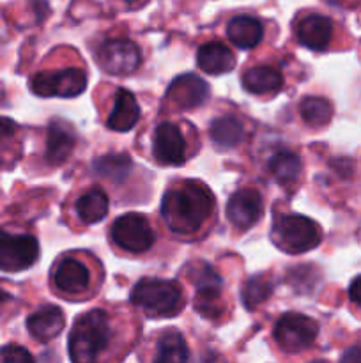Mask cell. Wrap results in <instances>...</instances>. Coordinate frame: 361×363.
<instances>
[{
  "mask_svg": "<svg viewBox=\"0 0 361 363\" xmlns=\"http://www.w3.org/2000/svg\"><path fill=\"white\" fill-rule=\"evenodd\" d=\"M126 2H137V0H126Z\"/></svg>",
  "mask_w": 361,
  "mask_h": 363,
  "instance_id": "836d02e7",
  "label": "cell"
},
{
  "mask_svg": "<svg viewBox=\"0 0 361 363\" xmlns=\"http://www.w3.org/2000/svg\"><path fill=\"white\" fill-rule=\"evenodd\" d=\"M110 236L120 250L131 252V254H144L154 243V230L151 223L138 213L119 216L113 222Z\"/></svg>",
  "mask_w": 361,
  "mask_h": 363,
  "instance_id": "52a82bcc",
  "label": "cell"
},
{
  "mask_svg": "<svg viewBox=\"0 0 361 363\" xmlns=\"http://www.w3.org/2000/svg\"><path fill=\"white\" fill-rule=\"evenodd\" d=\"M264 201L253 188H243L230 197L227 204V218L236 229L246 230L262 218Z\"/></svg>",
  "mask_w": 361,
  "mask_h": 363,
  "instance_id": "4fadbf2b",
  "label": "cell"
},
{
  "mask_svg": "<svg viewBox=\"0 0 361 363\" xmlns=\"http://www.w3.org/2000/svg\"><path fill=\"white\" fill-rule=\"evenodd\" d=\"M207 96L209 89L205 82L191 73L177 77L166 92L168 101H172L179 108H195V106L204 105Z\"/></svg>",
  "mask_w": 361,
  "mask_h": 363,
  "instance_id": "5bb4252c",
  "label": "cell"
},
{
  "mask_svg": "<svg viewBox=\"0 0 361 363\" xmlns=\"http://www.w3.org/2000/svg\"><path fill=\"white\" fill-rule=\"evenodd\" d=\"M227 35L237 48L250 50L262 41L264 27L253 16H237L230 20L229 27H227Z\"/></svg>",
  "mask_w": 361,
  "mask_h": 363,
  "instance_id": "44dd1931",
  "label": "cell"
},
{
  "mask_svg": "<svg viewBox=\"0 0 361 363\" xmlns=\"http://www.w3.org/2000/svg\"><path fill=\"white\" fill-rule=\"evenodd\" d=\"M16 133V123L7 117H0V147H2L6 142H9L11 138Z\"/></svg>",
  "mask_w": 361,
  "mask_h": 363,
  "instance_id": "f546056e",
  "label": "cell"
},
{
  "mask_svg": "<svg viewBox=\"0 0 361 363\" xmlns=\"http://www.w3.org/2000/svg\"><path fill=\"white\" fill-rule=\"evenodd\" d=\"M152 155L161 165H183L186 162V140L179 126L173 123H161L152 137Z\"/></svg>",
  "mask_w": 361,
  "mask_h": 363,
  "instance_id": "7c38bea8",
  "label": "cell"
},
{
  "mask_svg": "<svg viewBox=\"0 0 361 363\" xmlns=\"http://www.w3.org/2000/svg\"><path fill=\"white\" fill-rule=\"evenodd\" d=\"M314 363H321V362H314Z\"/></svg>",
  "mask_w": 361,
  "mask_h": 363,
  "instance_id": "e575fe53",
  "label": "cell"
},
{
  "mask_svg": "<svg viewBox=\"0 0 361 363\" xmlns=\"http://www.w3.org/2000/svg\"><path fill=\"white\" fill-rule=\"evenodd\" d=\"M209 135L218 149H232L243 140L244 126L234 116H222L212 121Z\"/></svg>",
  "mask_w": 361,
  "mask_h": 363,
  "instance_id": "7402d4cb",
  "label": "cell"
},
{
  "mask_svg": "<svg viewBox=\"0 0 361 363\" xmlns=\"http://www.w3.org/2000/svg\"><path fill=\"white\" fill-rule=\"evenodd\" d=\"M190 351L184 337L176 330H168L156 344V354L152 363H188Z\"/></svg>",
  "mask_w": 361,
  "mask_h": 363,
  "instance_id": "603a6c76",
  "label": "cell"
},
{
  "mask_svg": "<svg viewBox=\"0 0 361 363\" xmlns=\"http://www.w3.org/2000/svg\"><path fill=\"white\" fill-rule=\"evenodd\" d=\"M131 167L133 163L126 155H105L94 160L96 172L112 181L126 179L127 174L131 172Z\"/></svg>",
  "mask_w": 361,
  "mask_h": 363,
  "instance_id": "484cf974",
  "label": "cell"
},
{
  "mask_svg": "<svg viewBox=\"0 0 361 363\" xmlns=\"http://www.w3.org/2000/svg\"><path fill=\"white\" fill-rule=\"evenodd\" d=\"M76 213L84 223H98L108 213V197L101 188H91L76 201Z\"/></svg>",
  "mask_w": 361,
  "mask_h": 363,
  "instance_id": "cb8c5ba5",
  "label": "cell"
},
{
  "mask_svg": "<svg viewBox=\"0 0 361 363\" xmlns=\"http://www.w3.org/2000/svg\"><path fill=\"white\" fill-rule=\"evenodd\" d=\"M349 298L353 303H356L357 307H361V275L350 282L349 287Z\"/></svg>",
  "mask_w": 361,
  "mask_h": 363,
  "instance_id": "1f68e13d",
  "label": "cell"
},
{
  "mask_svg": "<svg viewBox=\"0 0 361 363\" xmlns=\"http://www.w3.org/2000/svg\"><path fill=\"white\" fill-rule=\"evenodd\" d=\"M87 87L84 67H64L57 71H41L30 78V91L42 98H74Z\"/></svg>",
  "mask_w": 361,
  "mask_h": 363,
  "instance_id": "5b68a950",
  "label": "cell"
},
{
  "mask_svg": "<svg viewBox=\"0 0 361 363\" xmlns=\"http://www.w3.org/2000/svg\"><path fill=\"white\" fill-rule=\"evenodd\" d=\"M39 259V243L28 234H13L0 229V269L23 272Z\"/></svg>",
  "mask_w": 361,
  "mask_h": 363,
  "instance_id": "ba28073f",
  "label": "cell"
},
{
  "mask_svg": "<svg viewBox=\"0 0 361 363\" xmlns=\"http://www.w3.org/2000/svg\"><path fill=\"white\" fill-rule=\"evenodd\" d=\"M216 201L209 188L200 181H183L165 194L161 215L176 234L197 233L214 215Z\"/></svg>",
  "mask_w": 361,
  "mask_h": 363,
  "instance_id": "6da1fadb",
  "label": "cell"
},
{
  "mask_svg": "<svg viewBox=\"0 0 361 363\" xmlns=\"http://www.w3.org/2000/svg\"><path fill=\"white\" fill-rule=\"evenodd\" d=\"M66 325L64 312L55 305H45L27 318V330L39 342H48L60 335Z\"/></svg>",
  "mask_w": 361,
  "mask_h": 363,
  "instance_id": "2e32d148",
  "label": "cell"
},
{
  "mask_svg": "<svg viewBox=\"0 0 361 363\" xmlns=\"http://www.w3.org/2000/svg\"><path fill=\"white\" fill-rule=\"evenodd\" d=\"M273 238L287 254H304L321 245L322 230L306 216L283 215L273 227Z\"/></svg>",
  "mask_w": 361,
  "mask_h": 363,
  "instance_id": "277c9868",
  "label": "cell"
},
{
  "mask_svg": "<svg viewBox=\"0 0 361 363\" xmlns=\"http://www.w3.org/2000/svg\"><path fill=\"white\" fill-rule=\"evenodd\" d=\"M193 286L197 289L195 308L204 318L216 319L223 311L222 305V279L218 273L207 264H198L193 268Z\"/></svg>",
  "mask_w": 361,
  "mask_h": 363,
  "instance_id": "30bf717a",
  "label": "cell"
},
{
  "mask_svg": "<svg viewBox=\"0 0 361 363\" xmlns=\"http://www.w3.org/2000/svg\"><path fill=\"white\" fill-rule=\"evenodd\" d=\"M299 112L308 126H326L333 117V106L328 99L310 96L301 101Z\"/></svg>",
  "mask_w": 361,
  "mask_h": 363,
  "instance_id": "4316f807",
  "label": "cell"
},
{
  "mask_svg": "<svg viewBox=\"0 0 361 363\" xmlns=\"http://www.w3.org/2000/svg\"><path fill=\"white\" fill-rule=\"evenodd\" d=\"M269 172L280 184L296 183L301 174V160L292 151H280L268 162Z\"/></svg>",
  "mask_w": 361,
  "mask_h": 363,
  "instance_id": "d4e9b609",
  "label": "cell"
},
{
  "mask_svg": "<svg viewBox=\"0 0 361 363\" xmlns=\"http://www.w3.org/2000/svg\"><path fill=\"white\" fill-rule=\"evenodd\" d=\"M112 340V323L103 308L85 312L69 332V358L73 363H98Z\"/></svg>",
  "mask_w": 361,
  "mask_h": 363,
  "instance_id": "7a4b0ae2",
  "label": "cell"
},
{
  "mask_svg": "<svg viewBox=\"0 0 361 363\" xmlns=\"http://www.w3.org/2000/svg\"><path fill=\"white\" fill-rule=\"evenodd\" d=\"M131 303L149 318H173L184 308L183 289L172 280L142 279L131 291Z\"/></svg>",
  "mask_w": 361,
  "mask_h": 363,
  "instance_id": "3957f363",
  "label": "cell"
},
{
  "mask_svg": "<svg viewBox=\"0 0 361 363\" xmlns=\"http://www.w3.org/2000/svg\"><path fill=\"white\" fill-rule=\"evenodd\" d=\"M96 59L105 73L122 77L138 69L142 53L140 48L130 39H108L99 46Z\"/></svg>",
  "mask_w": 361,
  "mask_h": 363,
  "instance_id": "9c48e42d",
  "label": "cell"
},
{
  "mask_svg": "<svg viewBox=\"0 0 361 363\" xmlns=\"http://www.w3.org/2000/svg\"><path fill=\"white\" fill-rule=\"evenodd\" d=\"M197 64L204 73L223 74L234 69L236 57L223 43L209 41L198 48Z\"/></svg>",
  "mask_w": 361,
  "mask_h": 363,
  "instance_id": "ac0fdd59",
  "label": "cell"
},
{
  "mask_svg": "<svg viewBox=\"0 0 361 363\" xmlns=\"http://www.w3.org/2000/svg\"><path fill=\"white\" fill-rule=\"evenodd\" d=\"M140 119V106H138L134 94L127 89H119L115 92L112 112L106 119V126L113 131H130Z\"/></svg>",
  "mask_w": 361,
  "mask_h": 363,
  "instance_id": "e0dca14e",
  "label": "cell"
},
{
  "mask_svg": "<svg viewBox=\"0 0 361 363\" xmlns=\"http://www.w3.org/2000/svg\"><path fill=\"white\" fill-rule=\"evenodd\" d=\"M74 147V135L69 126L53 123L48 130L46 138V160L50 165H62Z\"/></svg>",
  "mask_w": 361,
  "mask_h": 363,
  "instance_id": "ffe728a7",
  "label": "cell"
},
{
  "mask_svg": "<svg viewBox=\"0 0 361 363\" xmlns=\"http://www.w3.org/2000/svg\"><path fill=\"white\" fill-rule=\"evenodd\" d=\"M9 293H6V291L2 289V286H0V303H2V301H6V300H9Z\"/></svg>",
  "mask_w": 361,
  "mask_h": 363,
  "instance_id": "d6a6232c",
  "label": "cell"
},
{
  "mask_svg": "<svg viewBox=\"0 0 361 363\" xmlns=\"http://www.w3.org/2000/svg\"><path fill=\"white\" fill-rule=\"evenodd\" d=\"M52 282L64 298L81 296L91 287V272L76 255H66L53 268Z\"/></svg>",
  "mask_w": 361,
  "mask_h": 363,
  "instance_id": "8fae6325",
  "label": "cell"
},
{
  "mask_svg": "<svg viewBox=\"0 0 361 363\" xmlns=\"http://www.w3.org/2000/svg\"><path fill=\"white\" fill-rule=\"evenodd\" d=\"M319 335V325L311 318L289 312L282 315L273 330L276 344L287 353H301L315 342Z\"/></svg>",
  "mask_w": 361,
  "mask_h": 363,
  "instance_id": "8992f818",
  "label": "cell"
},
{
  "mask_svg": "<svg viewBox=\"0 0 361 363\" xmlns=\"http://www.w3.org/2000/svg\"><path fill=\"white\" fill-rule=\"evenodd\" d=\"M296 38L301 45L315 52L326 50L333 38V21L322 14H308L297 21Z\"/></svg>",
  "mask_w": 361,
  "mask_h": 363,
  "instance_id": "9a60e30c",
  "label": "cell"
},
{
  "mask_svg": "<svg viewBox=\"0 0 361 363\" xmlns=\"http://www.w3.org/2000/svg\"><path fill=\"white\" fill-rule=\"evenodd\" d=\"M340 363H361V342L347 347L340 358Z\"/></svg>",
  "mask_w": 361,
  "mask_h": 363,
  "instance_id": "4dcf8cb0",
  "label": "cell"
},
{
  "mask_svg": "<svg viewBox=\"0 0 361 363\" xmlns=\"http://www.w3.org/2000/svg\"><path fill=\"white\" fill-rule=\"evenodd\" d=\"M0 363H35L32 354L25 347L16 344H7L0 347Z\"/></svg>",
  "mask_w": 361,
  "mask_h": 363,
  "instance_id": "f1b7e54d",
  "label": "cell"
},
{
  "mask_svg": "<svg viewBox=\"0 0 361 363\" xmlns=\"http://www.w3.org/2000/svg\"><path fill=\"white\" fill-rule=\"evenodd\" d=\"M273 293V284L264 275H255L246 280L243 287V303L244 307L253 311L258 305L264 303Z\"/></svg>",
  "mask_w": 361,
  "mask_h": 363,
  "instance_id": "83f0119b",
  "label": "cell"
},
{
  "mask_svg": "<svg viewBox=\"0 0 361 363\" xmlns=\"http://www.w3.org/2000/svg\"><path fill=\"white\" fill-rule=\"evenodd\" d=\"M283 77L276 67L273 66H255L250 67L243 74V87L244 91L257 96L275 94L282 89Z\"/></svg>",
  "mask_w": 361,
  "mask_h": 363,
  "instance_id": "d6986e66",
  "label": "cell"
}]
</instances>
